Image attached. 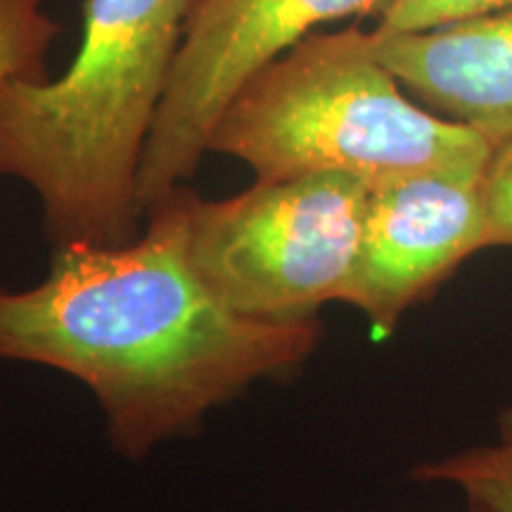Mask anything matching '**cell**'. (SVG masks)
Returning a JSON list of instances; mask_svg holds the SVG:
<instances>
[{"label": "cell", "instance_id": "1", "mask_svg": "<svg viewBox=\"0 0 512 512\" xmlns=\"http://www.w3.org/2000/svg\"><path fill=\"white\" fill-rule=\"evenodd\" d=\"M192 195L181 185L147 209L128 245L57 247L43 283L0 285V358L86 384L128 460L197 432L252 384L297 373L323 339L318 316L247 318L204 287L188 259Z\"/></svg>", "mask_w": 512, "mask_h": 512}, {"label": "cell", "instance_id": "2", "mask_svg": "<svg viewBox=\"0 0 512 512\" xmlns=\"http://www.w3.org/2000/svg\"><path fill=\"white\" fill-rule=\"evenodd\" d=\"M190 0H86L81 46L57 79L0 83V176L43 207L53 249L140 235L138 174Z\"/></svg>", "mask_w": 512, "mask_h": 512}, {"label": "cell", "instance_id": "3", "mask_svg": "<svg viewBox=\"0 0 512 512\" xmlns=\"http://www.w3.org/2000/svg\"><path fill=\"white\" fill-rule=\"evenodd\" d=\"M491 140L415 105L358 24L311 34L254 74L226 107L209 152L256 181L349 174L368 185L441 166H484Z\"/></svg>", "mask_w": 512, "mask_h": 512}, {"label": "cell", "instance_id": "4", "mask_svg": "<svg viewBox=\"0 0 512 512\" xmlns=\"http://www.w3.org/2000/svg\"><path fill=\"white\" fill-rule=\"evenodd\" d=\"M370 185L309 174L254 181L202 200L192 195L188 259L204 287L247 318L299 320L342 302L363 238Z\"/></svg>", "mask_w": 512, "mask_h": 512}, {"label": "cell", "instance_id": "5", "mask_svg": "<svg viewBox=\"0 0 512 512\" xmlns=\"http://www.w3.org/2000/svg\"><path fill=\"white\" fill-rule=\"evenodd\" d=\"M394 0H190L174 72L138 174L140 211L190 181L240 88L318 24L377 17Z\"/></svg>", "mask_w": 512, "mask_h": 512}, {"label": "cell", "instance_id": "6", "mask_svg": "<svg viewBox=\"0 0 512 512\" xmlns=\"http://www.w3.org/2000/svg\"><path fill=\"white\" fill-rule=\"evenodd\" d=\"M484 166H441L370 183L361 249L342 302L366 316L377 342L465 259L491 249Z\"/></svg>", "mask_w": 512, "mask_h": 512}, {"label": "cell", "instance_id": "7", "mask_svg": "<svg viewBox=\"0 0 512 512\" xmlns=\"http://www.w3.org/2000/svg\"><path fill=\"white\" fill-rule=\"evenodd\" d=\"M403 91L491 143L512 136V5L425 31H370Z\"/></svg>", "mask_w": 512, "mask_h": 512}, {"label": "cell", "instance_id": "8", "mask_svg": "<svg viewBox=\"0 0 512 512\" xmlns=\"http://www.w3.org/2000/svg\"><path fill=\"white\" fill-rule=\"evenodd\" d=\"M411 477L415 482L453 484L494 512H512V446L503 441L427 460L413 467Z\"/></svg>", "mask_w": 512, "mask_h": 512}, {"label": "cell", "instance_id": "9", "mask_svg": "<svg viewBox=\"0 0 512 512\" xmlns=\"http://www.w3.org/2000/svg\"><path fill=\"white\" fill-rule=\"evenodd\" d=\"M43 0H0V83L48 79L46 55L62 27L43 12Z\"/></svg>", "mask_w": 512, "mask_h": 512}, {"label": "cell", "instance_id": "10", "mask_svg": "<svg viewBox=\"0 0 512 512\" xmlns=\"http://www.w3.org/2000/svg\"><path fill=\"white\" fill-rule=\"evenodd\" d=\"M512 0H394L377 19L375 31L399 34V31H425L441 24L458 22L484 12L510 8Z\"/></svg>", "mask_w": 512, "mask_h": 512}, {"label": "cell", "instance_id": "11", "mask_svg": "<svg viewBox=\"0 0 512 512\" xmlns=\"http://www.w3.org/2000/svg\"><path fill=\"white\" fill-rule=\"evenodd\" d=\"M482 188L491 247H512V136L491 145Z\"/></svg>", "mask_w": 512, "mask_h": 512}, {"label": "cell", "instance_id": "12", "mask_svg": "<svg viewBox=\"0 0 512 512\" xmlns=\"http://www.w3.org/2000/svg\"><path fill=\"white\" fill-rule=\"evenodd\" d=\"M498 434H501L503 444L512 446V403H508L498 415Z\"/></svg>", "mask_w": 512, "mask_h": 512}, {"label": "cell", "instance_id": "13", "mask_svg": "<svg viewBox=\"0 0 512 512\" xmlns=\"http://www.w3.org/2000/svg\"><path fill=\"white\" fill-rule=\"evenodd\" d=\"M465 512H494L489 505H484L482 501H475V498H467V510Z\"/></svg>", "mask_w": 512, "mask_h": 512}]
</instances>
